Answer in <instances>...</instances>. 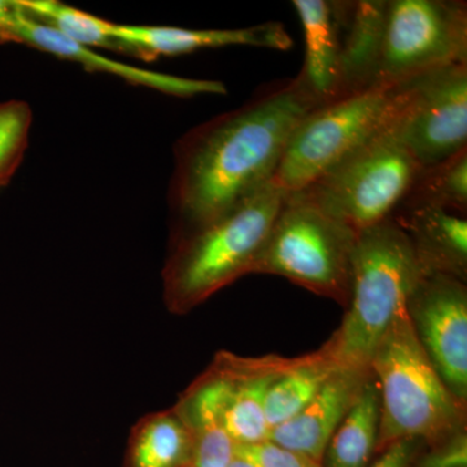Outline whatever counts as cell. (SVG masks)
Instances as JSON below:
<instances>
[{"label":"cell","mask_w":467,"mask_h":467,"mask_svg":"<svg viewBox=\"0 0 467 467\" xmlns=\"http://www.w3.org/2000/svg\"><path fill=\"white\" fill-rule=\"evenodd\" d=\"M358 233L299 193H287L251 275L284 276L292 284L348 306Z\"/></svg>","instance_id":"obj_5"},{"label":"cell","mask_w":467,"mask_h":467,"mask_svg":"<svg viewBox=\"0 0 467 467\" xmlns=\"http://www.w3.org/2000/svg\"><path fill=\"white\" fill-rule=\"evenodd\" d=\"M420 169L389 128L295 193L358 233L392 217Z\"/></svg>","instance_id":"obj_7"},{"label":"cell","mask_w":467,"mask_h":467,"mask_svg":"<svg viewBox=\"0 0 467 467\" xmlns=\"http://www.w3.org/2000/svg\"><path fill=\"white\" fill-rule=\"evenodd\" d=\"M401 85H374L313 109L292 133L273 183L285 193L299 192L383 133Z\"/></svg>","instance_id":"obj_6"},{"label":"cell","mask_w":467,"mask_h":467,"mask_svg":"<svg viewBox=\"0 0 467 467\" xmlns=\"http://www.w3.org/2000/svg\"><path fill=\"white\" fill-rule=\"evenodd\" d=\"M110 34L124 54L135 55L146 61L227 46H251L279 51L292 47L287 29L284 24L275 21L239 29L211 30L110 23Z\"/></svg>","instance_id":"obj_12"},{"label":"cell","mask_w":467,"mask_h":467,"mask_svg":"<svg viewBox=\"0 0 467 467\" xmlns=\"http://www.w3.org/2000/svg\"><path fill=\"white\" fill-rule=\"evenodd\" d=\"M26 14L57 29L70 41L90 48L122 52L110 34V21L58 0H16Z\"/></svg>","instance_id":"obj_23"},{"label":"cell","mask_w":467,"mask_h":467,"mask_svg":"<svg viewBox=\"0 0 467 467\" xmlns=\"http://www.w3.org/2000/svg\"><path fill=\"white\" fill-rule=\"evenodd\" d=\"M229 467H257L251 462V461L243 459V457L235 456L233 462L230 463Z\"/></svg>","instance_id":"obj_28"},{"label":"cell","mask_w":467,"mask_h":467,"mask_svg":"<svg viewBox=\"0 0 467 467\" xmlns=\"http://www.w3.org/2000/svg\"><path fill=\"white\" fill-rule=\"evenodd\" d=\"M291 361L278 355L243 358L227 350L214 356L212 365L223 383L226 429L236 445L259 444L269 439L264 411L266 393Z\"/></svg>","instance_id":"obj_13"},{"label":"cell","mask_w":467,"mask_h":467,"mask_svg":"<svg viewBox=\"0 0 467 467\" xmlns=\"http://www.w3.org/2000/svg\"><path fill=\"white\" fill-rule=\"evenodd\" d=\"M187 467H193V466L192 465V466H187Z\"/></svg>","instance_id":"obj_29"},{"label":"cell","mask_w":467,"mask_h":467,"mask_svg":"<svg viewBox=\"0 0 467 467\" xmlns=\"http://www.w3.org/2000/svg\"><path fill=\"white\" fill-rule=\"evenodd\" d=\"M285 195L270 183L226 216L171 239L161 272L162 299L169 312L187 315L216 292L251 275Z\"/></svg>","instance_id":"obj_2"},{"label":"cell","mask_w":467,"mask_h":467,"mask_svg":"<svg viewBox=\"0 0 467 467\" xmlns=\"http://www.w3.org/2000/svg\"><path fill=\"white\" fill-rule=\"evenodd\" d=\"M32 124L33 110L26 101L0 103V189L11 182L26 158Z\"/></svg>","instance_id":"obj_24"},{"label":"cell","mask_w":467,"mask_h":467,"mask_svg":"<svg viewBox=\"0 0 467 467\" xmlns=\"http://www.w3.org/2000/svg\"><path fill=\"white\" fill-rule=\"evenodd\" d=\"M380 422L379 386L374 373L326 448L324 467H368L377 454Z\"/></svg>","instance_id":"obj_21"},{"label":"cell","mask_w":467,"mask_h":467,"mask_svg":"<svg viewBox=\"0 0 467 467\" xmlns=\"http://www.w3.org/2000/svg\"><path fill=\"white\" fill-rule=\"evenodd\" d=\"M15 3L16 9L14 16L0 27V42L30 46L58 58L79 64L88 72L119 77L128 84L142 86L171 97L192 98L198 95L226 94V86L220 81L167 75L106 57L94 48L70 41L54 27L26 14L17 5L16 0Z\"/></svg>","instance_id":"obj_11"},{"label":"cell","mask_w":467,"mask_h":467,"mask_svg":"<svg viewBox=\"0 0 467 467\" xmlns=\"http://www.w3.org/2000/svg\"><path fill=\"white\" fill-rule=\"evenodd\" d=\"M467 63L465 2L387 3L378 85H401L454 64Z\"/></svg>","instance_id":"obj_8"},{"label":"cell","mask_w":467,"mask_h":467,"mask_svg":"<svg viewBox=\"0 0 467 467\" xmlns=\"http://www.w3.org/2000/svg\"><path fill=\"white\" fill-rule=\"evenodd\" d=\"M387 3L384 0L347 2L337 99L378 85Z\"/></svg>","instance_id":"obj_18"},{"label":"cell","mask_w":467,"mask_h":467,"mask_svg":"<svg viewBox=\"0 0 467 467\" xmlns=\"http://www.w3.org/2000/svg\"><path fill=\"white\" fill-rule=\"evenodd\" d=\"M192 465V441L173 407L137 420L129 435L124 467Z\"/></svg>","instance_id":"obj_19"},{"label":"cell","mask_w":467,"mask_h":467,"mask_svg":"<svg viewBox=\"0 0 467 467\" xmlns=\"http://www.w3.org/2000/svg\"><path fill=\"white\" fill-rule=\"evenodd\" d=\"M422 447L425 444L414 439L393 442L368 467H411Z\"/></svg>","instance_id":"obj_27"},{"label":"cell","mask_w":467,"mask_h":467,"mask_svg":"<svg viewBox=\"0 0 467 467\" xmlns=\"http://www.w3.org/2000/svg\"><path fill=\"white\" fill-rule=\"evenodd\" d=\"M400 207H435L466 216L467 149L420 169Z\"/></svg>","instance_id":"obj_22"},{"label":"cell","mask_w":467,"mask_h":467,"mask_svg":"<svg viewBox=\"0 0 467 467\" xmlns=\"http://www.w3.org/2000/svg\"><path fill=\"white\" fill-rule=\"evenodd\" d=\"M418 343L451 395L467 407V285L425 275L405 301Z\"/></svg>","instance_id":"obj_10"},{"label":"cell","mask_w":467,"mask_h":467,"mask_svg":"<svg viewBox=\"0 0 467 467\" xmlns=\"http://www.w3.org/2000/svg\"><path fill=\"white\" fill-rule=\"evenodd\" d=\"M427 448L411 467H467V430Z\"/></svg>","instance_id":"obj_26"},{"label":"cell","mask_w":467,"mask_h":467,"mask_svg":"<svg viewBox=\"0 0 467 467\" xmlns=\"http://www.w3.org/2000/svg\"><path fill=\"white\" fill-rule=\"evenodd\" d=\"M303 26L306 58L297 78L318 107L337 100L339 57L347 2L294 0Z\"/></svg>","instance_id":"obj_16"},{"label":"cell","mask_w":467,"mask_h":467,"mask_svg":"<svg viewBox=\"0 0 467 467\" xmlns=\"http://www.w3.org/2000/svg\"><path fill=\"white\" fill-rule=\"evenodd\" d=\"M393 220L410 243L423 275L467 281V220L435 207H400Z\"/></svg>","instance_id":"obj_15"},{"label":"cell","mask_w":467,"mask_h":467,"mask_svg":"<svg viewBox=\"0 0 467 467\" xmlns=\"http://www.w3.org/2000/svg\"><path fill=\"white\" fill-rule=\"evenodd\" d=\"M318 104L300 79L196 126L174 147L171 239L235 211L273 183L292 133Z\"/></svg>","instance_id":"obj_1"},{"label":"cell","mask_w":467,"mask_h":467,"mask_svg":"<svg viewBox=\"0 0 467 467\" xmlns=\"http://www.w3.org/2000/svg\"><path fill=\"white\" fill-rule=\"evenodd\" d=\"M370 368L380 396L377 454L405 439L430 447L467 430V407L436 373L418 343L405 308L380 337Z\"/></svg>","instance_id":"obj_3"},{"label":"cell","mask_w":467,"mask_h":467,"mask_svg":"<svg viewBox=\"0 0 467 467\" xmlns=\"http://www.w3.org/2000/svg\"><path fill=\"white\" fill-rule=\"evenodd\" d=\"M410 243L392 217L358 232L352 291L342 324L324 344L347 368H370L380 337L423 278Z\"/></svg>","instance_id":"obj_4"},{"label":"cell","mask_w":467,"mask_h":467,"mask_svg":"<svg viewBox=\"0 0 467 467\" xmlns=\"http://www.w3.org/2000/svg\"><path fill=\"white\" fill-rule=\"evenodd\" d=\"M342 365L337 364L324 346L300 358L276 378L266 393L265 418L269 429L284 425L297 416L321 391Z\"/></svg>","instance_id":"obj_20"},{"label":"cell","mask_w":467,"mask_h":467,"mask_svg":"<svg viewBox=\"0 0 467 467\" xmlns=\"http://www.w3.org/2000/svg\"><path fill=\"white\" fill-rule=\"evenodd\" d=\"M192 441L193 467H229L236 444L225 423L223 383L213 365L178 398L173 405Z\"/></svg>","instance_id":"obj_17"},{"label":"cell","mask_w":467,"mask_h":467,"mask_svg":"<svg viewBox=\"0 0 467 467\" xmlns=\"http://www.w3.org/2000/svg\"><path fill=\"white\" fill-rule=\"evenodd\" d=\"M236 456L251 461L257 467H324L317 461L269 441L254 445H236Z\"/></svg>","instance_id":"obj_25"},{"label":"cell","mask_w":467,"mask_h":467,"mask_svg":"<svg viewBox=\"0 0 467 467\" xmlns=\"http://www.w3.org/2000/svg\"><path fill=\"white\" fill-rule=\"evenodd\" d=\"M389 130L420 168L467 149V63L401 85Z\"/></svg>","instance_id":"obj_9"},{"label":"cell","mask_w":467,"mask_h":467,"mask_svg":"<svg viewBox=\"0 0 467 467\" xmlns=\"http://www.w3.org/2000/svg\"><path fill=\"white\" fill-rule=\"evenodd\" d=\"M371 373V368H340L297 416L270 430L267 441L322 463L331 436Z\"/></svg>","instance_id":"obj_14"}]
</instances>
